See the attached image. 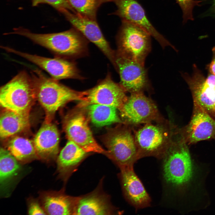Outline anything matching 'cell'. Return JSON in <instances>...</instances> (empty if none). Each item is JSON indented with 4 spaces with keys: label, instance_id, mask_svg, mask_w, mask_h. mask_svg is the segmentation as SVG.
Wrapping results in <instances>:
<instances>
[{
    "label": "cell",
    "instance_id": "obj_18",
    "mask_svg": "<svg viewBox=\"0 0 215 215\" xmlns=\"http://www.w3.org/2000/svg\"><path fill=\"white\" fill-rule=\"evenodd\" d=\"M77 199L62 190L41 192L39 200L46 214L73 215Z\"/></svg>",
    "mask_w": 215,
    "mask_h": 215
},
{
    "label": "cell",
    "instance_id": "obj_17",
    "mask_svg": "<svg viewBox=\"0 0 215 215\" xmlns=\"http://www.w3.org/2000/svg\"><path fill=\"white\" fill-rule=\"evenodd\" d=\"M59 139L56 125L45 121L33 141L38 159L49 164L56 162L59 151Z\"/></svg>",
    "mask_w": 215,
    "mask_h": 215
},
{
    "label": "cell",
    "instance_id": "obj_23",
    "mask_svg": "<svg viewBox=\"0 0 215 215\" xmlns=\"http://www.w3.org/2000/svg\"><path fill=\"white\" fill-rule=\"evenodd\" d=\"M29 115H24L4 109L0 118V136L10 137L26 129L30 124Z\"/></svg>",
    "mask_w": 215,
    "mask_h": 215
},
{
    "label": "cell",
    "instance_id": "obj_29",
    "mask_svg": "<svg viewBox=\"0 0 215 215\" xmlns=\"http://www.w3.org/2000/svg\"><path fill=\"white\" fill-rule=\"evenodd\" d=\"M27 203L28 214H46L39 199L31 197L28 199Z\"/></svg>",
    "mask_w": 215,
    "mask_h": 215
},
{
    "label": "cell",
    "instance_id": "obj_4",
    "mask_svg": "<svg viewBox=\"0 0 215 215\" xmlns=\"http://www.w3.org/2000/svg\"><path fill=\"white\" fill-rule=\"evenodd\" d=\"M36 98L31 75L25 70L19 73L0 88V104L4 109L29 115Z\"/></svg>",
    "mask_w": 215,
    "mask_h": 215
},
{
    "label": "cell",
    "instance_id": "obj_32",
    "mask_svg": "<svg viewBox=\"0 0 215 215\" xmlns=\"http://www.w3.org/2000/svg\"><path fill=\"white\" fill-rule=\"evenodd\" d=\"M213 3L212 7L213 12L215 14V0H212Z\"/></svg>",
    "mask_w": 215,
    "mask_h": 215
},
{
    "label": "cell",
    "instance_id": "obj_16",
    "mask_svg": "<svg viewBox=\"0 0 215 215\" xmlns=\"http://www.w3.org/2000/svg\"><path fill=\"white\" fill-rule=\"evenodd\" d=\"M64 130L69 140L73 142L87 153L94 152L106 155L105 150L94 138L87 119L82 113L67 119Z\"/></svg>",
    "mask_w": 215,
    "mask_h": 215
},
{
    "label": "cell",
    "instance_id": "obj_30",
    "mask_svg": "<svg viewBox=\"0 0 215 215\" xmlns=\"http://www.w3.org/2000/svg\"><path fill=\"white\" fill-rule=\"evenodd\" d=\"M213 57L211 61L208 65L207 68L210 73L215 76V46L212 49Z\"/></svg>",
    "mask_w": 215,
    "mask_h": 215
},
{
    "label": "cell",
    "instance_id": "obj_5",
    "mask_svg": "<svg viewBox=\"0 0 215 215\" xmlns=\"http://www.w3.org/2000/svg\"><path fill=\"white\" fill-rule=\"evenodd\" d=\"M187 145L179 135L177 139L174 138L163 156L164 177L174 186L185 185L192 176V162Z\"/></svg>",
    "mask_w": 215,
    "mask_h": 215
},
{
    "label": "cell",
    "instance_id": "obj_10",
    "mask_svg": "<svg viewBox=\"0 0 215 215\" xmlns=\"http://www.w3.org/2000/svg\"><path fill=\"white\" fill-rule=\"evenodd\" d=\"M120 76V84L126 92H143L149 85L144 65L130 59L116 51L113 64Z\"/></svg>",
    "mask_w": 215,
    "mask_h": 215
},
{
    "label": "cell",
    "instance_id": "obj_24",
    "mask_svg": "<svg viewBox=\"0 0 215 215\" xmlns=\"http://www.w3.org/2000/svg\"><path fill=\"white\" fill-rule=\"evenodd\" d=\"M7 149L22 165L38 159L33 142L21 136H15L7 142Z\"/></svg>",
    "mask_w": 215,
    "mask_h": 215
},
{
    "label": "cell",
    "instance_id": "obj_1",
    "mask_svg": "<svg viewBox=\"0 0 215 215\" xmlns=\"http://www.w3.org/2000/svg\"><path fill=\"white\" fill-rule=\"evenodd\" d=\"M10 34L24 36L50 50L56 57H75L85 54L87 43L86 38L73 27L63 32L39 34L22 27L15 28Z\"/></svg>",
    "mask_w": 215,
    "mask_h": 215
},
{
    "label": "cell",
    "instance_id": "obj_14",
    "mask_svg": "<svg viewBox=\"0 0 215 215\" xmlns=\"http://www.w3.org/2000/svg\"><path fill=\"white\" fill-rule=\"evenodd\" d=\"M125 92L120 85L114 82L108 74L96 86L86 91L80 105L99 104L113 106L119 110L128 98Z\"/></svg>",
    "mask_w": 215,
    "mask_h": 215
},
{
    "label": "cell",
    "instance_id": "obj_3",
    "mask_svg": "<svg viewBox=\"0 0 215 215\" xmlns=\"http://www.w3.org/2000/svg\"><path fill=\"white\" fill-rule=\"evenodd\" d=\"M156 122L145 124L134 133L140 158L163 157L177 133L178 128L171 122L163 119Z\"/></svg>",
    "mask_w": 215,
    "mask_h": 215
},
{
    "label": "cell",
    "instance_id": "obj_8",
    "mask_svg": "<svg viewBox=\"0 0 215 215\" xmlns=\"http://www.w3.org/2000/svg\"><path fill=\"white\" fill-rule=\"evenodd\" d=\"M125 122L131 125L163 120L154 102L143 92L131 93L119 110Z\"/></svg>",
    "mask_w": 215,
    "mask_h": 215
},
{
    "label": "cell",
    "instance_id": "obj_31",
    "mask_svg": "<svg viewBox=\"0 0 215 215\" xmlns=\"http://www.w3.org/2000/svg\"><path fill=\"white\" fill-rule=\"evenodd\" d=\"M117 0H100L102 4L105 2L113 1L114 2Z\"/></svg>",
    "mask_w": 215,
    "mask_h": 215
},
{
    "label": "cell",
    "instance_id": "obj_15",
    "mask_svg": "<svg viewBox=\"0 0 215 215\" xmlns=\"http://www.w3.org/2000/svg\"><path fill=\"white\" fill-rule=\"evenodd\" d=\"M63 14L73 27L96 45L113 64L116 51L110 47L96 20L82 16L69 10Z\"/></svg>",
    "mask_w": 215,
    "mask_h": 215
},
{
    "label": "cell",
    "instance_id": "obj_26",
    "mask_svg": "<svg viewBox=\"0 0 215 215\" xmlns=\"http://www.w3.org/2000/svg\"><path fill=\"white\" fill-rule=\"evenodd\" d=\"M76 14L96 20L97 10L102 4L100 0H67Z\"/></svg>",
    "mask_w": 215,
    "mask_h": 215
},
{
    "label": "cell",
    "instance_id": "obj_20",
    "mask_svg": "<svg viewBox=\"0 0 215 215\" xmlns=\"http://www.w3.org/2000/svg\"><path fill=\"white\" fill-rule=\"evenodd\" d=\"M22 164L6 149L0 150V189L3 196L10 195L11 188L20 176Z\"/></svg>",
    "mask_w": 215,
    "mask_h": 215
},
{
    "label": "cell",
    "instance_id": "obj_11",
    "mask_svg": "<svg viewBox=\"0 0 215 215\" xmlns=\"http://www.w3.org/2000/svg\"><path fill=\"white\" fill-rule=\"evenodd\" d=\"M114 2L117 9L112 14L118 16L122 21L140 27L157 41L163 48L169 46L176 50L154 27L148 18L144 9L136 0H117Z\"/></svg>",
    "mask_w": 215,
    "mask_h": 215
},
{
    "label": "cell",
    "instance_id": "obj_6",
    "mask_svg": "<svg viewBox=\"0 0 215 215\" xmlns=\"http://www.w3.org/2000/svg\"><path fill=\"white\" fill-rule=\"evenodd\" d=\"M104 141L108 149L106 155L121 170L133 167L140 158L134 134L129 127H121L109 131Z\"/></svg>",
    "mask_w": 215,
    "mask_h": 215
},
{
    "label": "cell",
    "instance_id": "obj_28",
    "mask_svg": "<svg viewBox=\"0 0 215 215\" xmlns=\"http://www.w3.org/2000/svg\"><path fill=\"white\" fill-rule=\"evenodd\" d=\"M181 8L183 12V22L188 20H193L192 10L194 7L199 5L201 1L194 0H175Z\"/></svg>",
    "mask_w": 215,
    "mask_h": 215
},
{
    "label": "cell",
    "instance_id": "obj_12",
    "mask_svg": "<svg viewBox=\"0 0 215 215\" xmlns=\"http://www.w3.org/2000/svg\"><path fill=\"white\" fill-rule=\"evenodd\" d=\"M178 133L188 145L200 141L215 139V119L202 107L194 102L191 119Z\"/></svg>",
    "mask_w": 215,
    "mask_h": 215
},
{
    "label": "cell",
    "instance_id": "obj_25",
    "mask_svg": "<svg viewBox=\"0 0 215 215\" xmlns=\"http://www.w3.org/2000/svg\"><path fill=\"white\" fill-rule=\"evenodd\" d=\"M89 116L92 122L98 127L122 123L117 113L115 107L99 104L87 106Z\"/></svg>",
    "mask_w": 215,
    "mask_h": 215
},
{
    "label": "cell",
    "instance_id": "obj_7",
    "mask_svg": "<svg viewBox=\"0 0 215 215\" xmlns=\"http://www.w3.org/2000/svg\"><path fill=\"white\" fill-rule=\"evenodd\" d=\"M151 36L132 23L122 21L117 36V51L125 56L144 65L151 50Z\"/></svg>",
    "mask_w": 215,
    "mask_h": 215
},
{
    "label": "cell",
    "instance_id": "obj_21",
    "mask_svg": "<svg viewBox=\"0 0 215 215\" xmlns=\"http://www.w3.org/2000/svg\"><path fill=\"white\" fill-rule=\"evenodd\" d=\"M87 153L73 142L68 140L56 160V172L59 177L66 181Z\"/></svg>",
    "mask_w": 215,
    "mask_h": 215
},
{
    "label": "cell",
    "instance_id": "obj_19",
    "mask_svg": "<svg viewBox=\"0 0 215 215\" xmlns=\"http://www.w3.org/2000/svg\"><path fill=\"white\" fill-rule=\"evenodd\" d=\"M121 170V177L125 194L129 202L136 208L148 206L150 199L133 167Z\"/></svg>",
    "mask_w": 215,
    "mask_h": 215
},
{
    "label": "cell",
    "instance_id": "obj_13",
    "mask_svg": "<svg viewBox=\"0 0 215 215\" xmlns=\"http://www.w3.org/2000/svg\"><path fill=\"white\" fill-rule=\"evenodd\" d=\"M1 47L36 65L56 80L81 77L75 64L62 57L49 58L22 52L8 46H2Z\"/></svg>",
    "mask_w": 215,
    "mask_h": 215
},
{
    "label": "cell",
    "instance_id": "obj_27",
    "mask_svg": "<svg viewBox=\"0 0 215 215\" xmlns=\"http://www.w3.org/2000/svg\"><path fill=\"white\" fill-rule=\"evenodd\" d=\"M31 0L33 6H36L41 4H46L51 6L62 14L67 10L76 13L67 0Z\"/></svg>",
    "mask_w": 215,
    "mask_h": 215
},
{
    "label": "cell",
    "instance_id": "obj_22",
    "mask_svg": "<svg viewBox=\"0 0 215 215\" xmlns=\"http://www.w3.org/2000/svg\"><path fill=\"white\" fill-rule=\"evenodd\" d=\"M114 213L107 197L95 192L77 197L73 215H110Z\"/></svg>",
    "mask_w": 215,
    "mask_h": 215
},
{
    "label": "cell",
    "instance_id": "obj_2",
    "mask_svg": "<svg viewBox=\"0 0 215 215\" xmlns=\"http://www.w3.org/2000/svg\"><path fill=\"white\" fill-rule=\"evenodd\" d=\"M35 87L36 99L44 109L45 121L51 122L56 112L66 103L83 100L86 91L74 90L60 83L59 80L49 78L36 69L30 72Z\"/></svg>",
    "mask_w": 215,
    "mask_h": 215
},
{
    "label": "cell",
    "instance_id": "obj_9",
    "mask_svg": "<svg viewBox=\"0 0 215 215\" xmlns=\"http://www.w3.org/2000/svg\"><path fill=\"white\" fill-rule=\"evenodd\" d=\"M191 76H182L188 85L194 102L199 104L215 119V76L210 73L205 77L196 64Z\"/></svg>",
    "mask_w": 215,
    "mask_h": 215
}]
</instances>
